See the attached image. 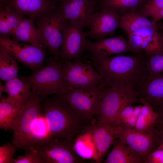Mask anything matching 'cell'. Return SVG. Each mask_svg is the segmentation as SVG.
Wrapping results in <instances>:
<instances>
[{
    "mask_svg": "<svg viewBox=\"0 0 163 163\" xmlns=\"http://www.w3.org/2000/svg\"><path fill=\"white\" fill-rule=\"evenodd\" d=\"M91 57L94 66L108 85H131L138 91L148 75L145 62L140 56Z\"/></svg>",
    "mask_w": 163,
    "mask_h": 163,
    "instance_id": "6da1fadb",
    "label": "cell"
},
{
    "mask_svg": "<svg viewBox=\"0 0 163 163\" xmlns=\"http://www.w3.org/2000/svg\"><path fill=\"white\" fill-rule=\"evenodd\" d=\"M40 97L51 137L75 140L79 135L85 120L81 115L57 95Z\"/></svg>",
    "mask_w": 163,
    "mask_h": 163,
    "instance_id": "7a4b0ae2",
    "label": "cell"
},
{
    "mask_svg": "<svg viewBox=\"0 0 163 163\" xmlns=\"http://www.w3.org/2000/svg\"><path fill=\"white\" fill-rule=\"evenodd\" d=\"M140 101L137 90L131 85H110L104 82L95 116V123H110L125 107Z\"/></svg>",
    "mask_w": 163,
    "mask_h": 163,
    "instance_id": "3957f363",
    "label": "cell"
},
{
    "mask_svg": "<svg viewBox=\"0 0 163 163\" xmlns=\"http://www.w3.org/2000/svg\"><path fill=\"white\" fill-rule=\"evenodd\" d=\"M44 66L30 76H20L26 82L31 90L40 97H47L55 94L59 96L69 88L62 75L61 59L51 57L46 60Z\"/></svg>",
    "mask_w": 163,
    "mask_h": 163,
    "instance_id": "277c9868",
    "label": "cell"
},
{
    "mask_svg": "<svg viewBox=\"0 0 163 163\" xmlns=\"http://www.w3.org/2000/svg\"><path fill=\"white\" fill-rule=\"evenodd\" d=\"M30 97L22 107L12 128L11 142L25 151L29 149L31 133L39 117L43 113L40 96L31 90Z\"/></svg>",
    "mask_w": 163,
    "mask_h": 163,
    "instance_id": "5b68a950",
    "label": "cell"
},
{
    "mask_svg": "<svg viewBox=\"0 0 163 163\" xmlns=\"http://www.w3.org/2000/svg\"><path fill=\"white\" fill-rule=\"evenodd\" d=\"M89 88H69L64 93L58 96L82 117L85 120L95 123L94 117L103 86Z\"/></svg>",
    "mask_w": 163,
    "mask_h": 163,
    "instance_id": "8992f818",
    "label": "cell"
},
{
    "mask_svg": "<svg viewBox=\"0 0 163 163\" xmlns=\"http://www.w3.org/2000/svg\"><path fill=\"white\" fill-rule=\"evenodd\" d=\"M116 138L136 152L144 163L149 155L161 144L154 126L149 131L143 132L124 125L116 126Z\"/></svg>",
    "mask_w": 163,
    "mask_h": 163,
    "instance_id": "52a82bcc",
    "label": "cell"
},
{
    "mask_svg": "<svg viewBox=\"0 0 163 163\" xmlns=\"http://www.w3.org/2000/svg\"><path fill=\"white\" fill-rule=\"evenodd\" d=\"M66 21L61 13L60 5L51 12L34 21L40 32L44 47L48 48L54 57H59Z\"/></svg>",
    "mask_w": 163,
    "mask_h": 163,
    "instance_id": "ba28073f",
    "label": "cell"
},
{
    "mask_svg": "<svg viewBox=\"0 0 163 163\" xmlns=\"http://www.w3.org/2000/svg\"><path fill=\"white\" fill-rule=\"evenodd\" d=\"M75 141L51 138L32 147L38 152L44 163H84V159L75 151Z\"/></svg>",
    "mask_w": 163,
    "mask_h": 163,
    "instance_id": "9c48e42d",
    "label": "cell"
},
{
    "mask_svg": "<svg viewBox=\"0 0 163 163\" xmlns=\"http://www.w3.org/2000/svg\"><path fill=\"white\" fill-rule=\"evenodd\" d=\"M61 69L69 88H93L103 82L101 76L93 66L82 60L72 62L61 59Z\"/></svg>",
    "mask_w": 163,
    "mask_h": 163,
    "instance_id": "30bf717a",
    "label": "cell"
},
{
    "mask_svg": "<svg viewBox=\"0 0 163 163\" xmlns=\"http://www.w3.org/2000/svg\"><path fill=\"white\" fill-rule=\"evenodd\" d=\"M0 46L33 73L43 66L46 56L45 50L31 44L16 42L9 35H0Z\"/></svg>",
    "mask_w": 163,
    "mask_h": 163,
    "instance_id": "8fae6325",
    "label": "cell"
},
{
    "mask_svg": "<svg viewBox=\"0 0 163 163\" xmlns=\"http://www.w3.org/2000/svg\"><path fill=\"white\" fill-rule=\"evenodd\" d=\"M82 23L66 20L62 45L58 53L62 59L82 61L88 35Z\"/></svg>",
    "mask_w": 163,
    "mask_h": 163,
    "instance_id": "7c38bea8",
    "label": "cell"
},
{
    "mask_svg": "<svg viewBox=\"0 0 163 163\" xmlns=\"http://www.w3.org/2000/svg\"><path fill=\"white\" fill-rule=\"evenodd\" d=\"M120 15L115 10L101 8L89 17L86 26L89 28L88 37L97 40L113 34L120 28Z\"/></svg>",
    "mask_w": 163,
    "mask_h": 163,
    "instance_id": "4fadbf2b",
    "label": "cell"
},
{
    "mask_svg": "<svg viewBox=\"0 0 163 163\" xmlns=\"http://www.w3.org/2000/svg\"><path fill=\"white\" fill-rule=\"evenodd\" d=\"M50 0H5L3 6L27 16L33 21L53 11L58 6Z\"/></svg>",
    "mask_w": 163,
    "mask_h": 163,
    "instance_id": "5bb4252c",
    "label": "cell"
},
{
    "mask_svg": "<svg viewBox=\"0 0 163 163\" xmlns=\"http://www.w3.org/2000/svg\"><path fill=\"white\" fill-rule=\"evenodd\" d=\"M85 50L91 56L107 57L130 51L128 41L122 36L104 38L94 42L86 40Z\"/></svg>",
    "mask_w": 163,
    "mask_h": 163,
    "instance_id": "9a60e30c",
    "label": "cell"
},
{
    "mask_svg": "<svg viewBox=\"0 0 163 163\" xmlns=\"http://www.w3.org/2000/svg\"><path fill=\"white\" fill-rule=\"evenodd\" d=\"M116 126L111 123H94L84 128L83 133L91 136L94 143L97 156L96 163L101 162L110 146L116 138L114 131Z\"/></svg>",
    "mask_w": 163,
    "mask_h": 163,
    "instance_id": "2e32d148",
    "label": "cell"
},
{
    "mask_svg": "<svg viewBox=\"0 0 163 163\" xmlns=\"http://www.w3.org/2000/svg\"><path fill=\"white\" fill-rule=\"evenodd\" d=\"M97 0H65L60 5L66 20L80 23L85 27L89 16L97 8Z\"/></svg>",
    "mask_w": 163,
    "mask_h": 163,
    "instance_id": "e0dca14e",
    "label": "cell"
},
{
    "mask_svg": "<svg viewBox=\"0 0 163 163\" xmlns=\"http://www.w3.org/2000/svg\"><path fill=\"white\" fill-rule=\"evenodd\" d=\"M138 92L140 98L158 109L163 103V73L148 75L139 86Z\"/></svg>",
    "mask_w": 163,
    "mask_h": 163,
    "instance_id": "ac0fdd59",
    "label": "cell"
},
{
    "mask_svg": "<svg viewBox=\"0 0 163 163\" xmlns=\"http://www.w3.org/2000/svg\"><path fill=\"white\" fill-rule=\"evenodd\" d=\"M10 35L16 42H26L45 50L39 30L29 18H24Z\"/></svg>",
    "mask_w": 163,
    "mask_h": 163,
    "instance_id": "d6986e66",
    "label": "cell"
},
{
    "mask_svg": "<svg viewBox=\"0 0 163 163\" xmlns=\"http://www.w3.org/2000/svg\"><path fill=\"white\" fill-rule=\"evenodd\" d=\"M5 82V92L8 94L7 97L20 106L25 105L31 94L29 84L18 76Z\"/></svg>",
    "mask_w": 163,
    "mask_h": 163,
    "instance_id": "ffe728a7",
    "label": "cell"
},
{
    "mask_svg": "<svg viewBox=\"0 0 163 163\" xmlns=\"http://www.w3.org/2000/svg\"><path fill=\"white\" fill-rule=\"evenodd\" d=\"M104 163H143L142 159L126 144L118 139Z\"/></svg>",
    "mask_w": 163,
    "mask_h": 163,
    "instance_id": "44dd1931",
    "label": "cell"
},
{
    "mask_svg": "<svg viewBox=\"0 0 163 163\" xmlns=\"http://www.w3.org/2000/svg\"><path fill=\"white\" fill-rule=\"evenodd\" d=\"M156 24L138 11H129L120 15V28L128 35Z\"/></svg>",
    "mask_w": 163,
    "mask_h": 163,
    "instance_id": "7402d4cb",
    "label": "cell"
},
{
    "mask_svg": "<svg viewBox=\"0 0 163 163\" xmlns=\"http://www.w3.org/2000/svg\"><path fill=\"white\" fill-rule=\"evenodd\" d=\"M0 102V128L5 130H11L23 107L2 96Z\"/></svg>",
    "mask_w": 163,
    "mask_h": 163,
    "instance_id": "603a6c76",
    "label": "cell"
},
{
    "mask_svg": "<svg viewBox=\"0 0 163 163\" xmlns=\"http://www.w3.org/2000/svg\"><path fill=\"white\" fill-rule=\"evenodd\" d=\"M140 101L143 105L134 128L139 131L148 132L153 127L159 115L149 103L141 98Z\"/></svg>",
    "mask_w": 163,
    "mask_h": 163,
    "instance_id": "cb8c5ba5",
    "label": "cell"
},
{
    "mask_svg": "<svg viewBox=\"0 0 163 163\" xmlns=\"http://www.w3.org/2000/svg\"><path fill=\"white\" fill-rule=\"evenodd\" d=\"M24 18L22 14L0 5V35H10Z\"/></svg>",
    "mask_w": 163,
    "mask_h": 163,
    "instance_id": "d4e9b609",
    "label": "cell"
},
{
    "mask_svg": "<svg viewBox=\"0 0 163 163\" xmlns=\"http://www.w3.org/2000/svg\"><path fill=\"white\" fill-rule=\"evenodd\" d=\"M148 0H97V8L114 9L118 13L138 11Z\"/></svg>",
    "mask_w": 163,
    "mask_h": 163,
    "instance_id": "484cf974",
    "label": "cell"
},
{
    "mask_svg": "<svg viewBox=\"0 0 163 163\" xmlns=\"http://www.w3.org/2000/svg\"><path fill=\"white\" fill-rule=\"evenodd\" d=\"M74 148L77 154L84 159L95 160L97 150L91 135L85 133L79 135L75 139Z\"/></svg>",
    "mask_w": 163,
    "mask_h": 163,
    "instance_id": "4316f807",
    "label": "cell"
},
{
    "mask_svg": "<svg viewBox=\"0 0 163 163\" xmlns=\"http://www.w3.org/2000/svg\"><path fill=\"white\" fill-rule=\"evenodd\" d=\"M19 69L17 61L0 46V78L5 82L18 77Z\"/></svg>",
    "mask_w": 163,
    "mask_h": 163,
    "instance_id": "83f0119b",
    "label": "cell"
},
{
    "mask_svg": "<svg viewBox=\"0 0 163 163\" xmlns=\"http://www.w3.org/2000/svg\"><path fill=\"white\" fill-rule=\"evenodd\" d=\"M51 138L43 113L38 117L32 131L29 141V149Z\"/></svg>",
    "mask_w": 163,
    "mask_h": 163,
    "instance_id": "f1b7e54d",
    "label": "cell"
},
{
    "mask_svg": "<svg viewBox=\"0 0 163 163\" xmlns=\"http://www.w3.org/2000/svg\"><path fill=\"white\" fill-rule=\"evenodd\" d=\"M142 105H129L124 108L117 119L110 123L115 126L124 125L134 128Z\"/></svg>",
    "mask_w": 163,
    "mask_h": 163,
    "instance_id": "f546056e",
    "label": "cell"
},
{
    "mask_svg": "<svg viewBox=\"0 0 163 163\" xmlns=\"http://www.w3.org/2000/svg\"><path fill=\"white\" fill-rule=\"evenodd\" d=\"M148 57L145 62L148 75L153 76L163 73V48Z\"/></svg>",
    "mask_w": 163,
    "mask_h": 163,
    "instance_id": "4dcf8cb0",
    "label": "cell"
},
{
    "mask_svg": "<svg viewBox=\"0 0 163 163\" xmlns=\"http://www.w3.org/2000/svg\"><path fill=\"white\" fill-rule=\"evenodd\" d=\"M163 8V0H148L138 11L153 19Z\"/></svg>",
    "mask_w": 163,
    "mask_h": 163,
    "instance_id": "1f68e13d",
    "label": "cell"
},
{
    "mask_svg": "<svg viewBox=\"0 0 163 163\" xmlns=\"http://www.w3.org/2000/svg\"><path fill=\"white\" fill-rule=\"evenodd\" d=\"M17 147L11 142L0 147V163H14L13 155Z\"/></svg>",
    "mask_w": 163,
    "mask_h": 163,
    "instance_id": "d6a6232c",
    "label": "cell"
},
{
    "mask_svg": "<svg viewBox=\"0 0 163 163\" xmlns=\"http://www.w3.org/2000/svg\"><path fill=\"white\" fill-rule=\"evenodd\" d=\"M24 156H20L15 159L14 163H44L37 151L31 147L25 151Z\"/></svg>",
    "mask_w": 163,
    "mask_h": 163,
    "instance_id": "836d02e7",
    "label": "cell"
},
{
    "mask_svg": "<svg viewBox=\"0 0 163 163\" xmlns=\"http://www.w3.org/2000/svg\"><path fill=\"white\" fill-rule=\"evenodd\" d=\"M145 163H163V146L162 144L149 155Z\"/></svg>",
    "mask_w": 163,
    "mask_h": 163,
    "instance_id": "e575fe53",
    "label": "cell"
},
{
    "mask_svg": "<svg viewBox=\"0 0 163 163\" xmlns=\"http://www.w3.org/2000/svg\"><path fill=\"white\" fill-rule=\"evenodd\" d=\"M154 126L163 146V123L157 120Z\"/></svg>",
    "mask_w": 163,
    "mask_h": 163,
    "instance_id": "d590c367",
    "label": "cell"
},
{
    "mask_svg": "<svg viewBox=\"0 0 163 163\" xmlns=\"http://www.w3.org/2000/svg\"><path fill=\"white\" fill-rule=\"evenodd\" d=\"M158 109V111L157 112H158L159 116L157 120L163 123V103Z\"/></svg>",
    "mask_w": 163,
    "mask_h": 163,
    "instance_id": "8d00e7d4",
    "label": "cell"
},
{
    "mask_svg": "<svg viewBox=\"0 0 163 163\" xmlns=\"http://www.w3.org/2000/svg\"><path fill=\"white\" fill-rule=\"evenodd\" d=\"M163 18V8L152 20L153 23L157 24V22Z\"/></svg>",
    "mask_w": 163,
    "mask_h": 163,
    "instance_id": "74e56055",
    "label": "cell"
},
{
    "mask_svg": "<svg viewBox=\"0 0 163 163\" xmlns=\"http://www.w3.org/2000/svg\"><path fill=\"white\" fill-rule=\"evenodd\" d=\"M5 92V88L4 85L2 84L0 82V98H1L2 96V94L3 92Z\"/></svg>",
    "mask_w": 163,
    "mask_h": 163,
    "instance_id": "f35d334b",
    "label": "cell"
},
{
    "mask_svg": "<svg viewBox=\"0 0 163 163\" xmlns=\"http://www.w3.org/2000/svg\"><path fill=\"white\" fill-rule=\"evenodd\" d=\"M158 30L161 34L163 40V24L159 26L157 25Z\"/></svg>",
    "mask_w": 163,
    "mask_h": 163,
    "instance_id": "ab89813d",
    "label": "cell"
},
{
    "mask_svg": "<svg viewBox=\"0 0 163 163\" xmlns=\"http://www.w3.org/2000/svg\"><path fill=\"white\" fill-rule=\"evenodd\" d=\"M55 3L56 4H59L61 5L65 0H50Z\"/></svg>",
    "mask_w": 163,
    "mask_h": 163,
    "instance_id": "60d3db41",
    "label": "cell"
},
{
    "mask_svg": "<svg viewBox=\"0 0 163 163\" xmlns=\"http://www.w3.org/2000/svg\"><path fill=\"white\" fill-rule=\"evenodd\" d=\"M5 0H0V5H2L4 3Z\"/></svg>",
    "mask_w": 163,
    "mask_h": 163,
    "instance_id": "b9f144b4",
    "label": "cell"
},
{
    "mask_svg": "<svg viewBox=\"0 0 163 163\" xmlns=\"http://www.w3.org/2000/svg\"></svg>",
    "mask_w": 163,
    "mask_h": 163,
    "instance_id": "7bdbcfd3",
    "label": "cell"
}]
</instances>
